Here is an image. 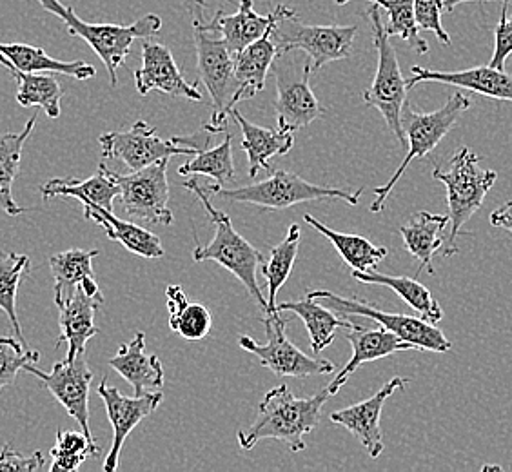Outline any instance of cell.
Masks as SVG:
<instances>
[{
	"label": "cell",
	"mask_w": 512,
	"mask_h": 472,
	"mask_svg": "<svg viewBox=\"0 0 512 472\" xmlns=\"http://www.w3.org/2000/svg\"><path fill=\"white\" fill-rule=\"evenodd\" d=\"M59 307L60 336L57 347L68 345L66 360H75L79 354L86 353V345L93 336L99 335V327L95 325V315L100 305L104 304V296L89 295L84 287L79 286L71 295L55 300Z\"/></svg>",
	"instance_id": "cell-19"
},
{
	"label": "cell",
	"mask_w": 512,
	"mask_h": 472,
	"mask_svg": "<svg viewBox=\"0 0 512 472\" xmlns=\"http://www.w3.org/2000/svg\"><path fill=\"white\" fill-rule=\"evenodd\" d=\"M30 276V256L0 251V309L10 318L13 333L19 342H26L22 335L19 315H17V291Z\"/></svg>",
	"instance_id": "cell-38"
},
{
	"label": "cell",
	"mask_w": 512,
	"mask_h": 472,
	"mask_svg": "<svg viewBox=\"0 0 512 472\" xmlns=\"http://www.w3.org/2000/svg\"><path fill=\"white\" fill-rule=\"evenodd\" d=\"M266 325V344H256L249 336H240V347L258 356L262 367L269 369L276 376H293V378H306L315 374H329L335 371V365L329 360L313 358L302 353L286 333V320L278 311L275 315L264 318Z\"/></svg>",
	"instance_id": "cell-14"
},
{
	"label": "cell",
	"mask_w": 512,
	"mask_h": 472,
	"mask_svg": "<svg viewBox=\"0 0 512 472\" xmlns=\"http://www.w3.org/2000/svg\"><path fill=\"white\" fill-rule=\"evenodd\" d=\"M335 4H338V6H345V4H349L351 0H333Z\"/></svg>",
	"instance_id": "cell-49"
},
{
	"label": "cell",
	"mask_w": 512,
	"mask_h": 472,
	"mask_svg": "<svg viewBox=\"0 0 512 472\" xmlns=\"http://www.w3.org/2000/svg\"><path fill=\"white\" fill-rule=\"evenodd\" d=\"M100 253L97 249L84 251V249H69L50 258L51 273L55 280V300L71 295L80 284L95 280L93 260Z\"/></svg>",
	"instance_id": "cell-36"
},
{
	"label": "cell",
	"mask_w": 512,
	"mask_h": 472,
	"mask_svg": "<svg viewBox=\"0 0 512 472\" xmlns=\"http://www.w3.org/2000/svg\"><path fill=\"white\" fill-rule=\"evenodd\" d=\"M347 340L353 347V356L351 360L344 365V369L336 374L335 380L327 385V393L335 396L342 387H344L349 378L369 362H375L380 358H387L402 351H414V345L404 342L400 336L387 331L385 327H367V325L353 324L347 327Z\"/></svg>",
	"instance_id": "cell-20"
},
{
	"label": "cell",
	"mask_w": 512,
	"mask_h": 472,
	"mask_svg": "<svg viewBox=\"0 0 512 472\" xmlns=\"http://www.w3.org/2000/svg\"><path fill=\"white\" fill-rule=\"evenodd\" d=\"M331 394L327 389L309 398H296L287 385H278L264 396L256 409L255 422L246 431H238V443L244 451L253 449L260 440L286 443L289 451L306 449L304 436L313 433L325 402Z\"/></svg>",
	"instance_id": "cell-1"
},
{
	"label": "cell",
	"mask_w": 512,
	"mask_h": 472,
	"mask_svg": "<svg viewBox=\"0 0 512 472\" xmlns=\"http://www.w3.org/2000/svg\"><path fill=\"white\" fill-rule=\"evenodd\" d=\"M482 471H502V467H498V465H485Z\"/></svg>",
	"instance_id": "cell-48"
},
{
	"label": "cell",
	"mask_w": 512,
	"mask_h": 472,
	"mask_svg": "<svg viewBox=\"0 0 512 472\" xmlns=\"http://www.w3.org/2000/svg\"><path fill=\"white\" fill-rule=\"evenodd\" d=\"M33 2H37L42 10L59 17L73 37H79L84 42H88L89 48L99 55V59L108 69L109 82L113 88L117 86V80H119L117 71L131 53L133 40L153 37L162 28V19L155 13L144 15L142 19H138L129 26L91 24L80 19L71 6L62 4L60 0H33Z\"/></svg>",
	"instance_id": "cell-4"
},
{
	"label": "cell",
	"mask_w": 512,
	"mask_h": 472,
	"mask_svg": "<svg viewBox=\"0 0 512 472\" xmlns=\"http://www.w3.org/2000/svg\"><path fill=\"white\" fill-rule=\"evenodd\" d=\"M304 220L336 247L338 255L342 256V260L353 271H373L385 256L389 255L387 247L375 246L365 236L338 233L335 229L324 226L320 220H316L311 215H304Z\"/></svg>",
	"instance_id": "cell-33"
},
{
	"label": "cell",
	"mask_w": 512,
	"mask_h": 472,
	"mask_svg": "<svg viewBox=\"0 0 512 472\" xmlns=\"http://www.w3.org/2000/svg\"><path fill=\"white\" fill-rule=\"evenodd\" d=\"M356 33L358 26H309L291 13L276 22L273 39L278 53L304 51L318 71L329 62L349 59Z\"/></svg>",
	"instance_id": "cell-11"
},
{
	"label": "cell",
	"mask_w": 512,
	"mask_h": 472,
	"mask_svg": "<svg viewBox=\"0 0 512 472\" xmlns=\"http://www.w3.org/2000/svg\"><path fill=\"white\" fill-rule=\"evenodd\" d=\"M444 0H414V17L420 30L433 31L444 46L451 44L449 33L442 26Z\"/></svg>",
	"instance_id": "cell-43"
},
{
	"label": "cell",
	"mask_w": 512,
	"mask_h": 472,
	"mask_svg": "<svg viewBox=\"0 0 512 472\" xmlns=\"http://www.w3.org/2000/svg\"><path fill=\"white\" fill-rule=\"evenodd\" d=\"M44 202L51 198H77L84 204L99 206L113 211L115 198L120 197L119 182L113 177V171L102 162L99 171L86 180L79 178H53L40 187Z\"/></svg>",
	"instance_id": "cell-24"
},
{
	"label": "cell",
	"mask_w": 512,
	"mask_h": 472,
	"mask_svg": "<svg viewBox=\"0 0 512 472\" xmlns=\"http://www.w3.org/2000/svg\"><path fill=\"white\" fill-rule=\"evenodd\" d=\"M182 186L193 191L202 206L206 209L207 217L215 226V236L209 246H197L193 249V260L195 262H207L213 260L227 271H231L238 280L244 284L247 293L255 300L256 304L262 307L267 313V298L262 295V289L256 280V269L264 264V256L247 242L246 238L238 235L237 229L229 215L213 206L211 202V191L207 187L200 186L197 178H191L188 182H182Z\"/></svg>",
	"instance_id": "cell-3"
},
{
	"label": "cell",
	"mask_w": 512,
	"mask_h": 472,
	"mask_svg": "<svg viewBox=\"0 0 512 472\" xmlns=\"http://www.w3.org/2000/svg\"><path fill=\"white\" fill-rule=\"evenodd\" d=\"M273 30L275 28L235 55V79L238 82L237 93L233 97L235 108L238 102L253 99L266 88L267 75L278 55Z\"/></svg>",
	"instance_id": "cell-25"
},
{
	"label": "cell",
	"mask_w": 512,
	"mask_h": 472,
	"mask_svg": "<svg viewBox=\"0 0 512 472\" xmlns=\"http://www.w3.org/2000/svg\"><path fill=\"white\" fill-rule=\"evenodd\" d=\"M168 296L169 327L188 342L206 338L213 327V316L202 304H191L188 295L180 286H169Z\"/></svg>",
	"instance_id": "cell-35"
},
{
	"label": "cell",
	"mask_w": 512,
	"mask_h": 472,
	"mask_svg": "<svg viewBox=\"0 0 512 472\" xmlns=\"http://www.w3.org/2000/svg\"><path fill=\"white\" fill-rule=\"evenodd\" d=\"M449 227L447 215H434L429 211L416 213L407 224L400 227V235L404 238V246L409 255L420 262V275L427 269L429 275H434L433 256L442 249L445 229Z\"/></svg>",
	"instance_id": "cell-27"
},
{
	"label": "cell",
	"mask_w": 512,
	"mask_h": 472,
	"mask_svg": "<svg viewBox=\"0 0 512 472\" xmlns=\"http://www.w3.org/2000/svg\"><path fill=\"white\" fill-rule=\"evenodd\" d=\"M298 50L284 51L276 55L271 71L276 79V128L284 131L307 128L322 117L325 108L316 99L309 77L313 64L307 55L295 66Z\"/></svg>",
	"instance_id": "cell-9"
},
{
	"label": "cell",
	"mask_w": 512,
	"mask_h": 472,
	"mask_svg": "<svg viewBox=\"0 0 512 472\" xmlns=\"http://www.w3.org/2000/svg\"><path fill=\"white\" fill-rule=\"evenodd\" d=\"M84 217L97 222L106 231L109 240L119 242L133 255L144 256V258H162L166 253L160 238L155 233H151L146 227L135 226L131 222L120 220L113 215V211L84 204Z\"/></svg>",
	"instance_id": "cell-29"
},
{
	"label": "cell",
	"mask_w": 512,
	"mask_h": 472,
	"mask_svg": "<svg viewBox=\"0 0 512 472\" xmlns=\"http://www.w3.org/2000/svg\"><path fill=\"white\" fill-rule=\"evenodd\" d=\"M40 353L26 349L17 338H0V391L17 380L20 371L28 364H39Z\"/></svg>",
	"instance_id": "cell-42"
},
{
	"label": "cell",
	"mask_w": 512,
	"mask_h": 472,
	"mask_svg": "<svg viewBox=\"0 0 512 472\" xmlns=\"http://www.w3.org/2000/svg\"><path fill=\"white\" fill-rule=\"evenodd\" d=\"M207 189L213 195L226 198L231 202L253 204L260 209H273V211H282L296 204L313 202V200H329V198L344 200L347 204L356 206L360 202V197L364 195V187H360L358 191H342L336 187L316 186L313 182H307L295 173L282 171V169H273L271 177L249 186L224 189L218 184H209Z\"/></svg>",
	"instance_id": "cell-7"
},
{
	"label": "cell",
	"mask_w": 512,
	"mask_h": 472,
	"mask_svg": "<svg viewBox=\"0 0 512 472\" xmlns=\"http://www.w3.org/2000/svg\"><path fill=\"white\" fill-rule=\"evenodd\" d=\"M512 55V15L507 17V2L502 4V15L494 28V53L489 66L505 69L507 59Z\"/></svg>",
	"instance_id": "cell-44"
},
{
	"label": "cell",
	"mask_w": 512,
	"mask_h": 472,
	"mask_svg": "<svg viewBox=\"0 0 512 472\" xmlns=\"http://www.w3.org/2000/svg\"><path fill=\"white\" fill-rule=\"evenodd\" d=\"M135 88L142 97L157 89L171 97L202 100V91L189 84L168 46L149 40L142 44V66L135 71Z\"/></svg>",
	"instance_id": "cell-18"
},
{
	"label": "cell",
	"mask_w": 512,
	"mask_h": 472,
	"mask_svg": "<svg viewBox=\"0 0 512 472\" xmlns=\"http://www.w3.org/2000/svg\"><path fill=\"white\" fill-rule=\"evenodd\" d=\"M99 396L106 405L109 422L113 425V442L109 449L106 462L102 465L104 472H115L119 469L120 453L122 447L128 440L131 431L137 427L138 423L146 420L149 414L155 413L158 405L162 404L164 394L162 393H142L131 396H124L117 387L108 385V380L104 378L100 382Z\"/></svg>",
	"instance_id": "cell-16"
},
{
	"label": "cell",
	"mask_w": 512,
	"mask_h": 472,
	"mask_svg": "<svg viewBox=\"0 0 512 472\" xmlns=\"http://www.w3.org/2000/svg\"><path fill=\"white\" fill-rule=\"evenodd\" d=\"M109 367L129 382L135 394L148 393L162 387L166 382L164 367L158 356L146 354V335L137 333L128 344L122 345L119 353L109 358Z\"/></svg>",
	"instance_id": "cell-23"
},
{
	"label": "cell",
	"mask_w": 512,
	"mask_h": 472,
	"mask_svg": "<svg viewBox=\"0 0 512 472\" xmlns=\"http://www.w3.org/2000/svg\"><path fill=\"white\" fill-rule=\"evenodd\" d=\"M295 11L278 4L273 13L269 15H258L253 6V0H240L237 13L224 15L222 10L217 13L218 30L222 33V39L226 42L227 48L237 55L238 51L244 50L255 40L264 37L267 31L275 28L276 22L291 15Z\"/></svg>",
	"instance_id": "cell-22"
},
{
	"label": "cell",
	"mask_w": 512,
	"mask_h": 472,
	"mask_svg": "<svg viewBox=\"0 0 512 472\" xmlns=\"http://www.w3.org/2000/svg\"><path fill=\"white\" fill-rule=\"evenodd\" d=\"M353 278H356L362 284H373V286H385L393 289L394 293L400 296L405 304L411 305L416 313H420V316L431 324H438L444 318V311L438 304V300L416 278L384 275L376 269H373V271H353Z\"/></svg>",
	"instance_id": "cell-31"
},
{
	"label": "cell",
	"mask_w": 512,
	"mask_h": 472,
	"mask_svg": "<svg viewBox=\"0 0 512 472\" xmlns=\"http://www.w3.org/2000/svg\"><path fill=\"white\" fill-rule=\"evenodd\" d=\"M204 10V0H195L193 37L197 48L198 77L213 100V113L209 122L204 124V131L215 135L227 129V117L235 109L233 97L237 93L238 82L235 79V55L222 39L217 15L207 22Z\"/></svg>",
	"instance_id": "cell-2"
},
{
	"label": "cell",
	"mask_w": 512,
	"mask_h": 472,
	"mask_svg": "<svg viewBox=\"0 0 512 472\" xmlns=\"http://www.w3.org/2000/svg\"><path fill=\"white\" fill-rule=\"evenodd\" d=\"M471 106H473V100L462 91L453 93L444 108L436 109L433 113L416 111L411 102H405L402 109V126H404L405 140L409 149L391 180L385 186L373 189L376 198L369 206L371 213H380L384 209L385 200L393 193L394 186L411 166V162L416 158L427 157L431 151H434Z\"/></svg>",
	"instance_id": "cell-6"
},
{
	"label": "cell",
	"mask_w": 512,
	"mask_h": 472,
	"mask_svg": "<svg viewBox=\"0 0 512 472\" xmlns=\"http://www.w3.org/2000/svg\"><path fill=\"white\" fill-rule=\"evenodd\" d=\"M369 19L373 24V40L378 51V66L373 84L365 89L364 102L371 108L378 109L384 117L387 128L402 146H407L404 126H402V109L407 102V80L402 75L398 55L391 44V37L385 33L384 22L380 17V6L373 2L369 8Z\"/></svg>",
	"instance_id": "cell-8"
},
{
	"label": "cell",
	"mask_w": 512,
	"mask_h": 472,
	"mask_svg": "<svg viewBox=\"0 0 512 472\" xmlns=\"http://www.w3.org/2000/svg\"><path fill=\"white\" fill-rule=\"evenodd\" d=\"M411 79H407V89L422 82H440L449 84L456 88L473 91L489 99L512 102V75L505 69H494L487 66H476V68L462 69V71H434V69L413 66L411 68Z\"/></svg>",
	"instance_id": "cell-21"
},
{
	"label": "cell",
	"mask_w": 512,
	"mask_h": 472,
	"mask_svg": "<svg viewBox=\"0 0 512 472\" xmlns=\"http://www.w3.org/2000/svg\"><path fill=\"white\" fill-rule=\"evenodd\" d=\"M489 220H491V224L494 227H500V229H505V231L512 233V200H509L507 204H503L496 211H493Z\"/></svg>",
	"instance_id": "cell-46"
},
{
	"label": "cell",
	"mask_w": 512,
	"mask_h": 472,
	"mask_svg": "<svg viewBox=\"0 0 512 472\" xmlns=\"http://www.w3.org/2000/svg\"><path fill=\"white\" fill-rule=\"evenodd\" d=\"M100 447L95 438L82 431H57V442L51 449V472H75L88 458H97Z\"/></svg>",
	"instance_id": "cell-40"
},
{
	"label": "cell",
	"mask_w": 512,
	"mask_h": 472,
	"mask_svg": "<svg viewBox=\"0 0 512 472\" xmlns=\"http://www.w3.org/2000/svg\"><path fill=\"white\" fill-rule=\"evenodd\" d=\"M465 2H491V0H444V11L451 13L454 8L462 6ZM502 2H511V0H502Z\"/></svg>",
	"instance_id": "cell-47"
},
{
	"label": "cell",
	"mask_w": 512,
	"mask_h": 472,
	"mask_svg": "<svg viewBox=\"0 0 512 472\" xmlns=\"http://www.w3.org/2000/svg\"><path fill=\"white\" fill-rule=\"evenodd\" d=\"M276 311L293 313L306 324L307 333L311 338V349L315 351V354L322 353L324 349L333 344L336 331L340 327L347 329L351 325V320H347V316L338 318L331 307H325L311 296H306L304 300L276 305Z\"/></svg>",
	"instance_id": "cell-30"
},
{
	"label": "cell",
	"mask_w": 512,
	"mask_h": 472,
	"mask_svg": "<svg viewBox=\"0 0 512 472\" xmlns=\"http://www.w3.org/2000/svg\"><path fill=\"white\" fill-rule=\"evenodd\" d=\"M46 467L44 454L33 453L31 456L15 453L11 443H6L0 451V472L2 471H42Z\"/></svg>",
	"instance_id": "cell-45"
},
{
	"label": "cell",
	"mask_w": 512,
	"mask_h": 472,
	"mask_svg": "<svg viewBox=\"0 0 512 472\" xmlns=\"http://www.w3.org/2000/svg\"><path fill=\"white\" fill-rule=\"evenodd\" d=\"M168 166L169 158H162L131 175L113 171V177L119 182L122 207L129 217L160 226L173 224V211L169 209Z\"/></svg>",
	"instance_id": "cell-13"
},
{
	"label": "cell",
	"mask_w": 512,
	"mask_h": 472,
	"mask_svg": "<svg viewBox=\"0 0 512 472\" xmlns=\"http://www.w3.org/2000/svg\"><path fill=\"white\" fill-rule=\"evenodd\" d=\"M37 117L39 115L33 113L19 133H0V209L10 217H19L20 213L26 211L13 198V182L19 175L22 149L35 129Z\"/></svg>",
	"instance_id": "cell-32"
},
{
	"label": "cell",
	"mask_w": 512,
	"mask_h": 472,
	"mask_svg": "<svg viewBox=\"0 0 512 472\" xmlns=\"http://www.w3.org/2000/svg\"><path fill=\"white\" fill-rule=\"evenodd\" d=\"M198 138V135L160 138L157 129L149 126L146 120H138L128 131H109L100 135L99 142L104 160H120L131 171H138L162 158L193 155L206 149L209 137L202 142Z\"/></svg>",
	"instance_id": "cell-10"
},
{
	"label": "cell",
	"mask_w": 512,
	"mask_h": 472,
	"mask_svg": "<svg viewBox=\"0 0 512 472\" xmlns=\"http://www.w3.org/2000/svg\"><path fill=\"white\" fill-rule=\"evenodd\" d=\"M409 384V378L394 376L387 384L382 385L378 393L373 394L360 404L345 407L340 411L329 414L331 422L338 423L345 427L349 433L355 436L358 442L364 445L367 454L376 460L380 454L384 453V436L380 429V420H382V411L384 405L398 389H404Z\"/></svg>",
	"instance_id": "cell-17"
},
{
	"label": "cell",
	"mask_w": 512,
	"mask_h": 472,
	"mask_svg": "<svg viewBox=\"0 0 512 472\" xmlns=\"http://www.w3.org/2000/svg\"><path fill=\"white\" fill-rule=\"evenodd\" d=\"M480 162V155H476L469 148H462L454 153L447 168H436L433 171V177L447 189L449 236L444 256L458 253V235L474 213L483 206L487 193L498 180V173L493 169H483Z\"/></svg>",
	"instance_id": "cell-5"
},
{
	"label": "cell",
	"mask_w": 512,
	"mask_h": 472,
	"mask_svg": "<svg viewBox=\"0 0 512 472\" xmlns=\"http://www.w3.org/2000/svg\"><path fill=\"white\" fill-rule=\"evenodd\" d=\"M300 236H302L300 226L293 224L289 227L286 238L278 246L271 247L269 260L260 266L262 275L267 280V289H269L266 315L278 313L276 311V295H278L280 287L286 284L287 278L293 271L296 255H298V247H300Z\"/></svg>",
	"instance_id": "cell-37"
},
{
	"label": "cell",
	"mask_w": 512,
	"mask_h": 472,
	"mask_svg": "<svg viewBox=\"0 0 512 472\" xmlns=\"http://www.w3.org/2000/svg\"><path fill=\"white\" fill-rule=\"evenodd\" d=\"M0 64H10L26 73H60L77 80H88L97 75V69L84 60L64 62L50 57L42 48L30 44H2L0 42Z\"/></svg>",
	"instance_id": "cell-28"
},
{
	"label": "cell",
	"mask_w": 512,
	"mask_h": 472,
	"mask_svg": "<svg viewBox=\"0 0 512 472\" xmlns=\"http://www.w3.org/2000/svg\"><path fill=\"white\" fill-rule=\"evenodd\" d=\"M26 373L37 376L42 385L50 391L69 416L79 423L80 431L93 438L89 427V389L93 382V373L89 369L86 353L79 354L75 360H62L51 367V371H40L37 364L24 367Z\"/></svg>",
	"instance_id": "cell-15"
},
{
	"label": "cell",
	"mask_w": 512,
	"mask_h": 472,
	"mask_svg": "<svg viewBox=\"0 0 512 472\" xmlns=\"http://www.w3.org/2000/svg\"><path fill=\"white\" fill-rule=\"evenodd\" d=\"M380 8H384L389 15V22L385 24V33L389 37H398L405 40L418 55H425L429 51L427 40L420 37V28L414 17V0H371Z\"/></svg>",
	"instance_id": "cell-41"
},
{
	"label": "cell",
	"mask_w": 512,
	"mask_h": 472,
	"mask_svg": "<svg viewBox=\"0 0 512 472\" xmlns=\"http://www.w3.org/2000/svg\"><path fill=\"white\" fill-rule=\"evenodd\" d=\"M307 296L329 305L335 313L373 320L376 324L385 327L387 331L400 336L404 342L414 345V349H418V351L449 353L451 347H453L449 338L436 327V324H431L424 318L385 313L382 309H378L376 305L367 304L356 296L344 298V296L335 295L331 291H311V293H307Z\"/></svg>",
	"instance_id": "cell-12"
},
{
	"label": "cell",
	"mask_w": 512,
	"mask_h": 472,
	"mask_svg": "<svg viewBox=\"0 0 512 472\" xmlns=\"http://www.w3.org/2000/svg\"><path fill=\"white\" fill-rule=\"evenodd\" d=\"M178 175L188 177V175H206L213 178L218 186H227L235 182L237 171H235V162H233V138L227 133L222 144L217 148L202 149L198 151L195 158H191L184 166L178 168Z\"/></svg>",
	"instance_id": "cell-39"
},
{
	"label": "cell",
	"mask_w": 512,
	"mask_h": 472,
	"mask_svg": "<svg viewBox=\"0 0 512 472\" xmlns=\"http://www.w3.org/2000/svg\"><path fill=\"white\" fill-rule=\"evenodd\" d=\"M4 68L10 71L13 79L19 82L17 102L22 108H40L46 111L50 118L60 117V102L64 89L51 73H26L6 64Z\"/></svg>",
	"instance_id": "cell-34"
},
{
	"label": "cell",
	"mask_w": 512,
	"mask_h": 472,
	"mask_svg": "<svg viewBox=\"0 0 512 472\" xmlns=\"http://www.w3.org/2000/svg\"><path fill=\"white\" fill-rule=\"evenodd\" d=\"M231 117L237 120L242 131L240 148L246 151L247 160H249V177L253 180L260 171H273L269 164L271 158L284 157L295 146L293 131L260 128L256 124H251L246 117H242L237 109L231 111Z\"/></svg>",
	"instance_id": "cell-26"
}]
</instances>
